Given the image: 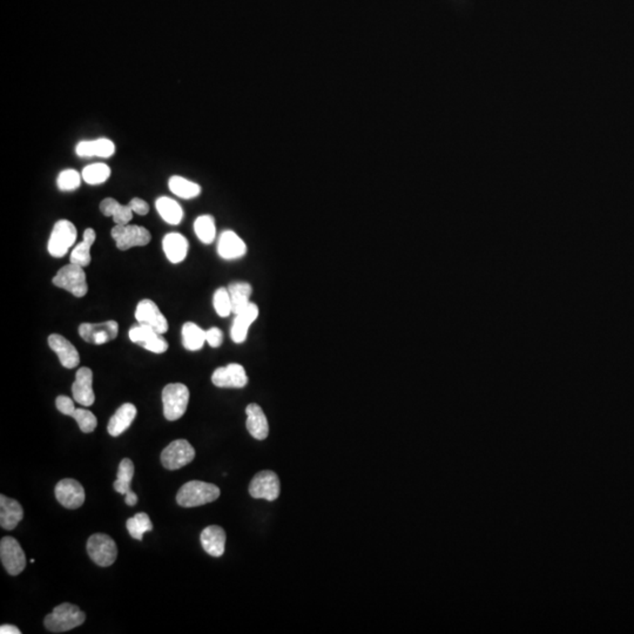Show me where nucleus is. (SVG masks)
<instances>
[{"instance_id":"1","label":"nucleus","mask_w":634,"mask_h":634,"mask_svg":"<svg viewBox=\"0 0 634 634\" xmlns=\"http://www.w3.org/2000/svg\"><path fill=\"white\" fill-rule=\"evenodd\" d=\"M220 489L215 484L201 481H190L180 488L176 503L183 508H195L215 501L220 497Z\"/></svg>"},{"instance_id":"2","label":"nucleus","mask_w":634,"mask_h":634,"mask_svg":"<svg viewBox=\"0 0 634 634\" xmlns=\"http://www.w3.org/2000/svg\"><path fill=\"white\" fill-rule=\"evenodd\" d=\"M86 615L76 605L63 603L47 615L44 625L52 633H63L83 625Z\"/></svg>"},{"instance_id":"3","label":"nucleus","mask_w":634,"mask_h":634,"mask_svg":"<svg viewBox=\"0 0 634 634\" xmlns=\"http://www.w3.org/2000/svg\"><path fill=\"white\" fill-rule=\"evenodd\" d=\"M190 402V390L183 383H170L163 390V415L168 421L181 419Z\"/></svg>"},{"instance_id":"4","label":"nucleus","mask_w":634,"mask_h":634,"mask_svg":"<svg viewBox=\"0 0 634 634\" xmlns=\"http://www.w3.org/2000/svg\"><path fill=\"white\" fill-rule=\"evenodd\" d=\"M54 286L65 289L76 297H83L88 292L86 274L83 267L70 263L58 270L57 275L52 280Z\"/></svg>"},{"instance_id":"5","label":"nucleus","mask_w":634,"mask_h":634,"mask_svg":"<svg viewBox=\"0 0 634 634\" xmlns=\"http://www.w3.org/2000/svg\"><path fill=\"white\" fill-rule=\"evenodd\" d=\"M77 240V228L68 220H59L54 225L51 232L47 250L53 257H63L66 255L71 247Z\"/></svg>"},{"instance_id":"6","label":"nucleus","mask_w":634,"mask_h":634,"mask_svg":"<svg viewBox=\"0 0 634 634\" xmlns=\"http://www.w3.org/2000/svg\"><path fill=\"white\" fill-rule=\"evenodd\" d=\"M111 235L120 250H128L133 247L147 246L152 240L150 230L136 225H116Z\"/></svg>"},{"instance_id":"7","label":"nucleus","mask_w":634,"mask_h":634,"mask_svg":"<svg viewBox=\"0 0 634 634\" xmlns=\"http://www.w3.org/2000/svg\"><path fill=\"white\" fill-rule=\"evenodd\" d=\"M87 553L96 565L107 568L116 561L118 548L110 536L94 533L87 541Z\"/></svg>"},{"instance_id":"8","label":"nucleus","mask_w":634,"mask_h":634,"mask_svg":"<svg viewBox=\"0 0 634 634\" xmlns=\"http://www.w3.org/2000/svg\"><path fill=\"white\" fill-rule=\"evenodd\" d=\"M195 459V450L186 439H176L163 449L161 463L167 470H179Z\"/></svg>"},{"instance_id":"9","label":"nucleus","mask_w":634,"mask_h":634,"mask_svg":"<svg viewBox=\"0 0 634 634\" xmlns=\"http://www.w3.org/2000/svg\"><path fill=\"white\" fill-rule=\"evenodd\" d=\"M0 559L4 568L11 576H18L26 568L25 552L14 537H4L0 541Z\"/></svg>"},{"instance_id":"10","label":"nucleus","mask_w":634,"mask_h":634,"mask_svg":"<svg viewBox=\"0 0 634 634\" xmlns=\"http://www.w3.org/2000/svg\"><path fill=\"white\" fill-rule=\"evenodd\" d=\"M79 335L85 342L90 344H105L116 339L119 332V324L116 321H107L103 323H83L80 324Z\"/></svg>"},{"instance_id":"11","label":"nucleus","mask_w":634,"mask_h":634,"mask_svg":"<svg viewBox=\"0 0 634 634\" xmlns=\"http://www.w3.org/2000/svg\"><path fill=\"white\" fill-rule=\"evenodd\" d=\"M280 479L275 472L270 470L259 472L254 476L250 484V494L252 498L275 501L279 498Z\"/></svg>"},{"instance_id":"12","label":"nucleus","mask_w":634,"mask_h":634,"mask_svg":"<svg viewBox=\"0 0 634 634\" xmlns=\"http://www.w3.org/2000/svg\"><path fill=\"white\" fill-rule=\"evenodd\" d=\"M128 336L132 342L154 354H163L168 349V342L163 334H159L150 327L143 324L133 326L130 329Z\"/></svg>"},{"instance_id":"13","label":"nucleus","mask_w":634,"mask_h":634,"mask_svg":"<svg viewBox=\"0 0 634 634\" xmlns=\"http://www.w3.org/2000/svg\"><path fill=\"white\" fill-rule=\"evenodd\" d=\"M136 319L139 324L150 327L163 335L168 332V321L152 300L145 299L138 303Z\"/></svg>"},{"instance_id":"14","label":"nucleus","mask_w":634,"mask_h":634,"mask_svg":"<svg viewBox=\"0 0 634 634\" xmlns=\"http://www.w3.org/2000/svg\"><path fill=\"white\" fill-rule=\"evenodd\" d=\"M56 498L63 508L76 510L85 501V490L79 481L72 479H61L54 489Z\"/></svg>"},{"instance_id":"15","label":"nucleus","mask_w":634,"mask_h":634,"mask_svg":"<svg viewBox=\"0 0 634 634\" xmlns=\"http://www.w3.org/2000/svg\"><path fill=\"white\" fill-rule=\"evenodd\" d=\"M212 382L218 388L241 389L246 387L248 377L242 365L230 363L213 372Z\"/></svg>"},{"instance_id":"16","label":"nucleus","mask_w":634,"mask_h":634,"mask_svg":"<svg viewBox=\"0 0 634 634\" xmlns=\"http://www.w3.org/2000/svg\"><path fill=\"white\" fill-rule=\"evenodd\" d=\"M92 383H93L92 370L86 367L80 368L76 375V381L72 385V394L76 402L83 407H91L94 404L96 395L92 388Z\"/></svg>"},{"instance_id":"17","label":"nucleus","mask_w":634,"mask_h":634,"mask_svg":"<svg viewBox=\"0 0 634 634\" xmlns=\"http://www.w3.org/2000/svg\"><path fill=\"white\" fill-rule=\"evenodd\" d=\"M48 346L57 354L58 359L63 367L73 369L80 363V355L77 348L59 334L48 336Z\"/></svg>"},{"instance_id":"18","label":"nucleus","mask_w":634,"mask_h":634,"mask_svg":"<svg viewBox=\"0 0 634 634\" xmlns=\"http://www.w3.org/2000/svg\"><path fill=\"white\" fill-rule=\"evenodd\" d=\"M134 476L133 461L130 459H123L120 461L118 477L114 481V490L120 495L125 496V503L130 506H134L138 503V496L131 489V483Z\"/></svg>"},{"instance_id":"19","label":"nucleus","mask_w":634,"mask_h":634,"mask_svg":"<svg viewBox=\"0 0 634 634\" xmlns=\"http://www.w3.org/2000/svg\"><path fill=\"white\" fill-rule=\"evenodd\" d=\"M257 316H259V308L255 303L252 302H250L246 309H243L242 312L236 315L235 319L232 322V330H230L232 342L240 344V343L246 341L250 327L255 322Z\"/></svg>"},{"instance_id":"20","label":"nucleus","mask_w":634,"mask_h":634,"mask_svg":"<svg viewBox=\"0 0 634 634\" xmlns=\"http://www.w3.org/2000/svg\"><path fill=\"white\" fill-rule=\"evenodd\" d=\"M218 252L225 260H236L247 252L246 243L232 230H225L220 235Z\"/></svg>"},{"instance_id":"21","label":"nucleus","mask_w":634,"mask_h":634,"mask_svg":"<svg viewBox=\"0 0 634 634\" xmlns=\"http://www.w3.org/2000/svg\"><path fill=\"white\" fill-rule=\"evenodd\" d=\"M203 548L212 557H221L225 553L226 546V532L221 526L210 525L207 526L200 536Z\"/></svg>"},{"instance_id":"22","label":"nucleus","mask_w":634,"mask_h":634,"mask_svg":"<svg viewBox=\"0 0 634 634\" xmlns=\"http://www.w3.org/2000/svg\"><path fill=\"white\" fill-rule=\"evenodd\" d=\"M247 430L255 439L263 441L270 435V424L266 415L259 404L252 403L246 408Z\"/></svg>"},{"instance_id":"23","label":"nucleus","mask_w":634,"mask_h":634,"mask_svg":"<svg viewBox=\"0 0 634 634\" xmlns=\"http://www.w3.org/2000/svg\"><path fill=\"white\" fill-rule=\"evenodd\" d=\"M24 518L23 506L19 501L9 498L6 496H0V525L4 530L11 531L17 528V525Z\"/></svg>"},{"instance_id":"24","label":"nucleus","mask_w":634,"mask_h":634,"mask_svg":"<svg viewBox=\"0 0 634 634\" xmlns=\"http://www.w3.org/2000/svg\"><path fill=\"white\" fill-rule=\"evenodd\" d=\"M136 414H138V410H136V405L132 403H125L121 405L116 410V414L111 417L110 422L107 425L108 434L113 437H118L123 434L133 423Z\"/></svg>"},{"instance_id":"25","label":"nucleus","mask_w":634,"mask_h":634,"mask_svg":"<svg viewBox=\"0 0 634 634\" xmlns=\"http://www.w3.org/2000/svg\"><path fill=\"white\" fill-rule=\"evenodd\" d=\"M76 152L81 158H111L116 153V145L113 141L106 138L81 141L76 147Z\"/></svg>"},{"instance_id":"26","label":"nucleus","mask_w":634,"mask_h":634,"mask_svg":"<svg viewBox=\"0 0 634 634\" xmlns=\"http://www.w3.org/2000/svg\"><path fill=\"white\" fill-rule=\"evenodd\" d=\"M188 247V240L179 232H170L163 240V252L172 263L183 262L186 259Z\"/></svg>"},{"instance_id":"27","label":"nucleus","mask_w":634,"mask_h":634,"mask_svg":"<svg viewBox=\"0 0 634 634\" xmlns=\"http://www.w3.org/2000/svg\"><path fill=\"white\" fill-rule=\"evenodd\" d=\"M100 210L105 216H112L116 225H128L133 219V210L128 205H121L113 198H106L100 203Z\"/></svg>"},{"instance_id":"28","label":"nucleus","mask_w":634,"mask_h":634,"mask_svg":"<svg viewBox=\"0 0 634 634\" xmlns=\"http://www.w3.org/2000/svg\"><path fill=\"white\" fill-rule=\"evenodd\" d=\"M96 237V232L92 228H87L83 232V242L79 243L71 252V263H74V265L81 267L90 266L91 261H92L91 248L93 246Z\"/></svg>"},{"instance_id":"29","label":"nucleus","mask_w":634,"mask_h":634,"mask_svg":"<svg viewBox=\"0 0 634 634\" xmlns=\"http://www.w3.org/2000/svg\"><path fill=\"white\" fill-rule=\"evenodd\" d=\"M156 210L159 213L160 216L163 218L167 223L170 225H179L183 219V210L179 203L175 200L167 198V196H161L156 200Z\"/></svg>"},{"instance_id":"30","label":"nucleus","mask_w":634,"mask_h":634,"mask_svg":"<svg viewBox=\"0 0 634 634\" xmlns=\"http://www.w3.org/2000/svg\"><path fill=\"white\" fill-rule=\"evenodd\" d=\"M228 292H230V300H232V314L237 315L250 303V299L252 292V286L247 282H234L228 287Z\"/></svg>"},{"instance_id":"31","label":"nucleus","mask_w":634,"mask_h":634,"mask_svg":"<svg viewBox=\"0 0 634 634\" xmlns=\"http://www.w3.org/2000/svg\"><path fill=\"white\" fill-rule=\"evenodd\" d=\"M206 342V332L198 324L187 322L183 327V344L190 352H198Z\"/></svg>"},{"instance_id":"32","label":"nucleus","mask_w":634,"mask_h":634,"mask_svg":"<svg viewBox=\"0 0 634 634\" xmlns=\"http://www.w3.org/2000/svg\"><path fill=\"white\" fill-rule=\"evenodd\" d=\"M170 192L181 199H194L201 194V187L198 183L185 179L183 176L173 175L168 181Z\"/></svg>"},{"instance_id":"33","label":"nucleus","mask_w":634,"mask_h":634,"mask_svg":"<svg viewBox=\"0 0 634 634\" xmlns=\"http://www.w3.org/2000/svg\"><path fill=\"white\" fill-rule=\"evenodd\" d=\"M126 526L131 537L136 541H143V535L146 532L153 530V524L150 521V516L145 512H139L132 518L128 519L126 521Z\"/></svg>"},{"instance_id":"34","label":"nucleus","mask_w":634,"mask_h":634,"mask_svg":"<svg viewBox=\"0 0 634 634\" xmlns=\"http://www.w3.org/2000/svg\"><path fill=\"white\" fill-rule=\"evenodd\" d=\"M194 230L201 242L210 245L215 240V220L212 215L199 216L194 223Z\"/></svg>"},{"instance_id":"35","label":"nucleus","mask_w":634,"mask_h":634,"mask_svg":"<svg viewBox=\"0 0 634 634\" xmlns=\"http://www.w3.org/2000/svg\"><path fill=\"white\" fill-rule=\"evenodd\" d=\"M81 175L88 185H101L110 179L111 168L106 163H92L83 168Z\"/></svg>"},{"instance_id":"36","label":"nucleus","mask_w":634,"mask_h":634,"mask_svg":"<svg viewBox=\"0 0 634 634\" xmlns=\"http://www.w3.org/2000/svg\"><path fill=\"white\" fill-rule=\"evenodd\" d=\"M213 305H214L216 314L220 317H227L230 315V312H232V300H230L228 288H219L214 292Z\"/></svg>"},{"instance_id":"37","label":"nucleus","mask_w":634,"mask_h":634,"mask_svg":"<svg viewBox=\"0 0 634 634\" xmlns=\"http://www.w3.org/2000/svg\"><path fill=\"white\" fill-rule=\"evenodd\" d=\"M71 417H73L79 425L80 430L85 434H90L96 430L98 421L94 416L93 412L86 409H74L73 411L70 414Z\"/></svg>"},{"instance_id":"38","label":"nucleus","mask_w":634,"mask_h":634,"mask_svg":"<svg viewBox=\"0 0 634 634\" xmlns=\"http://www.w3.org/2000/svg\"><path fill=\"white\" fill-rule=\"evenodd\" d=\"M83 175L76 170H65L59 174L57 179L58 188L63 192H71L79 188Z\"/></svg>"},{"instance_id":"39","label":"nucleus","mask_w":634,"mask_h":634,"mask_svg":"<svg viewBox=\"0 0 634 634\" xmlns=\"http://www.w3.org/2000/svg\"><path fill=\"white\" fill-rule=\"evenodd\" d=\"M206 342H208L212 348H219L223 342V332L216 327L206 330Z\"/></svg>"},{"instance_id":"40","label":"nucleus","mask_w":634,"mask_h":634,"mask_svg":"<svg viewBox=\"0 0 634 634\" xmlns=\"http://www.w3.org/2000/svg\"><path fill=\"white\" fill-rule=\"evenodd\" d=\"M56 405H57L58 410L63 415L66 416H70L71 412L76 409L73 401L70 397H67V396H58L57 399H56Z\"/></svg>"},{"instance_id":"41","label":"nucleus","mask_w":634,"mask_h":634,"mask_svg":"<svg viewBox=\"0 0 634 634\" xmlns=\"http://www.w3.org/2000/svg\"><path fill=\"white\" fill-rule=\"evenodd\" d=\"M128 206H130L131 210H133V213H136L138 215H147L148 212H150V206H148V203H147L145 200L140 199V198H134V199L131 200Z\"/></svg>"},{"instance_id":"42","label":"nucleus","mask_w":634,"mask_h":634,"mask_svg":"<svg viewBox=\"0 0 634 634\" xmlns=\"http://www.w3.org/2000/svg\"><path fill=\"white\" fill-rule=\"evenodd\" d=\"M0 633L1 634H20L19 628L17 626H14V625H1L0 626Z\"/></svg>"}]
</instances>
